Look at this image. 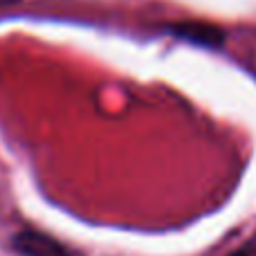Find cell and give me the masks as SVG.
<instances>
[{"label": "cell", "instance_id": "1", "mask_svg": "<svg viewBox=\"0 0 256 256\" xmlns=\"http://www.w3.org/2000/svg\"><path fill=\"white\" fill-rule=\"evenodd\" d=\"M14 248L20 256H76L56 238L36 230H22L14 236Z\"/></svg>", "mask_w": 256, "mask_h": 256}, {"label": "cell", "instance_id": "2", "mask_svg": "<svg viewBox=\"0 0 256 256\" xmlns=\"http://www.w3.org/2000/svg\"><path fill=\"white\" fill-rule=\"evenodd\" d=\"M232 256H256V238L254 240H250L248 245H243L240 250H236Z\"/></svg>", "mask_w": 256, "mask_h": 256}]
</instances>
